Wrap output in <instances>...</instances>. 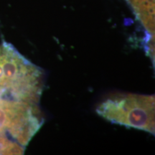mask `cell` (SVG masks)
I'll list each match as a JSON object with an SVG mask.
<instances>
[{
  "label": "cell",
  "mask_w": 155,
  "mask_h": 155,
  "mask_svg": "<svg viewBox=\"0 0 155 155\" xmlns=\"http://www.w3.org/2000/svg\"><path fill=\"white\" fill-rule=\"evenodd\" d=\"M142 25L150 32L154 30V0H127Z\"/></svg>",
  "instance_id": "277c9868"
},
{
  "label": "cell",
  "mask_w": 155,
  "mask_h": 155,
  "mask_svg": "<svg viewBox=\"0 0 155 155\" xmlns=\"http://www.w3.org/2000/svg\"><path fill=\"white\" fill-rule=\"evenodd\" d=\"M43 124L39 104L0 95V154H22Z\"/></svg>",
  "instance_id": "6da1fadb"
},
{
  "label": "cell",
  "mask_w": 155,
  "mask_h": 155,
  "mask_svg": "<svg viewBox=\"0 0 155 155\" xmlns=\"http://www.w3.org/2000/svg\"><path fill=\"white\" fill-rule=\"evenodd\" d=\"M44 85V73L21 55L10 43L0 44V89L39 103Z\"/></svg>",
  "instance_id": "7a4b0ae2"
},
{
  "label": "cell",
  "mask_w": 155,
  "mask_h": 155,
  "mask_svg": "<svg viewBox=\"0 0 155 155\" xmlns=\"http://www.w3.org/2000/svg\"><path fill=\"white\" fill-rule=\"evenodd\" d=\"M97 112L113 123L154 133V97L152 96L115 95L102 102Z\"/></svg>",
  "instance_id": "3957f363"
}]
</instances>
